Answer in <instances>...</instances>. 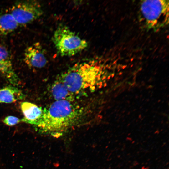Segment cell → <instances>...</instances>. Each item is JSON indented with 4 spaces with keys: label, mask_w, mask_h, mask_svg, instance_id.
Instances as JSON below:
<instances>
[{
    "label": "cell",
    "mask_w": 169,
    "mask_h": 169,
    "mask_svg": "<svg viewBox=\"0 0 169 169\" xmlns=\"http://www.w3.org/2000/svg\"><path fill=\"white\" fill-rule=\"evenodd\" d=\"M24 61L31 68H40L46 65L47 59L39 43H35L26 48L24 52Z\"/></svg>",
    "instance_id": "8992f818"
},
{
    "label": "cell",
    "mask_w": 169,
    "mask_h": 169,
    "mask_svg": "<svg viewBox=\"0 0 169 169\" xmlns=\"http://www.w3.org/2000/svg\"><path fill=\"white\" fill-rule=\"evenodd\" d=\"M0 73L13 84L18 85L20 80L13 68L11 57L7 49L0 44Z\"/></svg>",
    "instance_id": "52a82bcc"
},
{
    "label": "cell",
    "mask_w": 169,
    "mask_h": 169,
    "mask_svg": "<svg viewBox=\"0 0 169 169\" xmlns=\"http://www.w3.org/2000/svg\"><path fill=\"white\" fill-rule=\"evenodd\" d=\"M122 74V72H120L119 74V75H121Z\"/></svg>",
    "instance_id": "e0dca14e"
},
{
    "label": "cell",
    "mask_w": 169,
    "mask_h": 169,
    "mask_svg": "<svg viewBox=\"0 0 169 169\" xmlns=\"http://www.w3.org/2000/svg\"><path fill=\"white\" fill-rule=\"evenodd\" d=\"M19 26L10 13H0V36L9 34Z\"/></svg>",
    "instance_id": "8fae6325"
},
{
    "label": "cell",
    "mask_w": 169,
    "mask_h": 169,
    "mask_svg": "<svg viewBox=\"0 0 169 169\" xmlns=\"http://www.w3.org/2000/svg\"><path fill=\"white\" fill-rule=\"evenodd\" d=\"M10 13L19 26L36 20L42 15L43 12L39 3L28 0L16 1L12 6Z\"/></svg>",
    "instance_id": "5b68a950"
},
{
    "label": "cell",
    "mask_w": 169,
    "mask_h": 169,
    "mask_svg": "<svg viewBox=\"0 0 169 169\" xmlns=\"http://www.w3.org/2000/svg\"><path fill=\"white\" fill-rule=\"evenodd\" d=\"M84 115L82 108L73 102L55 101L43 109L41 117L34 125L42 132L59 133L78 123Z\"/></svg>",
    "instance_id": "6da1fadb"
},
{
    "label": "cell",
    "mask_w": 169,
    "mask_h": 169,
    "mask_svg": "<svg viewBox=\"0 0 169 169\" xmlns=\"http://www.w3.org/2000/svg\"><path fill=\"white\" fill-rule=\"evenodd\" d=\"M169 0H144L140 10L146 28L156 30L167 25L169 21Z\"/></svg>",
    "instance_id": "277c9868"
},
{
    "label": "cell",
    "mask_w": 169,
    "mask_h": 169,
    "mask_svg": "<svg viewBox=\"0 0 169 169\" xmlns=\"http://www.w3.org/2000/svg\"><path fill=\"white\" fill-rule=\"evenodd\" d=\"M50 92L56 101L66 100L74 102L75 100V95L70 92L58 79L52 84Z\"/></svg>",
    "instance_id": "9c48e42d"
},
{
    "label": "cell",
    "mask_w": 169,
    "mask_h": 169,
    "mask_svg": "<svg viewBox=\"0 0 169 169\" xmlns=\"http://www.w3.org/2000/svg\"><path fill=\"white\" fill-rule=\"evenodd\" d=\"M103 67L95 61L76 64L60 75L58 78L67 89L75 95L92 91L99 85Z\"/></svg>",
    "instance_id": "7a4b0ae2"
},
{
    "label": "cell",
    "mask_w": 169,
    "mask_h": 169,
    "mask_svg": "<svg viewBox=\"0 0 169 169\" xmlns=\"http://www.w3.org/2000/svg\"><path fill=\"white\" fill-rule=\"evenodd\" d=\"M25 97L21 90L13 86H6L0 89V103H12Z\"/></svg>",
    "instance_id": "30bf717a"
},
{
    "label": "cell",
    "mask_w": 169,
    "mask_h": 169,
    "mask_svg": "<svg viewBox=\"0 0 169 169\" xmlns=\"http://www.w3.org/2000/svg\"><path fill=\"white\" fill-rule=\"evenodd\" d=\"M3 123L9 126H14L21 122V119L13 116H8L6 117L3 120Z\"/></svg>",
    "instance_id": "7c38bea8"
},
{
    "label": "cell",
    "mask_w": 169,
    "mask_h": 169,
    "mask_svg": "<svg viewBox=\"0 0 169 169\" xmlns=\"http://www.w3.org/2000/svg\"><path fill=\"white\" fill-rule=\"evenodd\" d=\"M106 78V76H104L103 78H102V80H104V79H105Z\"/></svg>",
    "instance_id": "4fadbf2b"
},
{
    "label": "cell",
    "mask_w": 169,
    "mask_h": 169,
    "mask_svg": "<svg viewBox=\"0 0 169 169\" xmlns=\"http://www.w3.org/2000/svg\"><path fill=\"white\" fill-rule=\"evenodd\" d=\"M52 40L58 53L62 56H72L88 46L87 41L82 38L65 25H60L55 31Z\"/></svg>",
    "instance_id": "3957f363"
},
{
    "label": "cell",
    "mask_w": 169,
    "mask_h": 169,
    "mask_svg": "<svg viewBox=\"0 0 169 169\" xmlns=\"http://www.w3.org/2000/svg\"><path fill=\"white\" fill-rule=\"evenodd\" d=\"M114 75H115L114 74V73H113V74H111V77H112V78H113V77H114Z\"/></svg>",
    "instance_id": "5bb4252c"
},
{
    "label": "cell",
    "mask_w": 169,
    "mask_h": 169,
    "mask_svg": "<svg viewBox=\"0 0 169 169\" xmlns=\"http://www.w3.org/2000/svg\"><path fill=\"white\" fill-rule=\"evenodd\" d=\"M20 106L24 115V117L21 119V122L34 125L42 115V108L33 103L23 102L21 103Z\"/></svg>",
    "instance_id": "ba28073f"
},
{
    "label": "cell",
    "mask_w": 169,
    "mask_h": 169,
    "mask_svg": "<svg viewBox=\"0 0 169 169\" xmlns=\"http://www.w3.org/2000/svg\"><path fill=\"white\" fill-rule=\"evenodd\" d=\"M111 75H109L107 77V79H110V78H111Z\"/></svg>",
    "instance_id": "9a60e30c"
},
{
    "label": "cell",
    "mask_w": 169,
    "mask_h": 169,
    "mask_svg": "<svg viewBox=\"0 0 169 169\" xmlns=\"http://www.w3.org/2000/svg\"><path fill=\"white\" fill-rule=\"evenodd\" d=\"M105 80H104L103 81V82L104 83H105Z\"/></svg>",
    "instance_id": "ac0fdd59"
},
{
    "label": "cell",
    "mask_w": 169,
    "mask_h": 169,
    "mask_svg": "<svg viewBox=\"0 0 169 169\" xmlns=\"http://www.w3.org/2000/svg\"><path fill=\"white\" fill-rule=\"evenodd\" d=\"M106 86H107V84L106 83H105L104 84V87H105Z\"/></svg>",
    "instance_id": "2e32d148"
}]
</instances>
